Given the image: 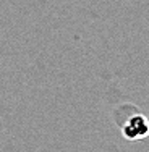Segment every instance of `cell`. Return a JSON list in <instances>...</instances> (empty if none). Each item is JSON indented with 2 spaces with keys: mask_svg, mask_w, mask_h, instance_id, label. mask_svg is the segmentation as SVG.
I'll return each mask as SVG.
<instances>
[{
  "mask_svg": "<svg viewBox=\"0 0 149 152\" xmlns=\"http://www.w3.org/2000/svg\"><path fill=\"white\" fill-rule=\"evenodd\" d=\"M122 134L128 141H139L149 136V120L143 113H133L122 125Z\"/></svg>",
  "mask_w": 149,
  "mask_h": 152,
  "instance_id": "cell-1",
  "label": "cell"
}]
</instances>
